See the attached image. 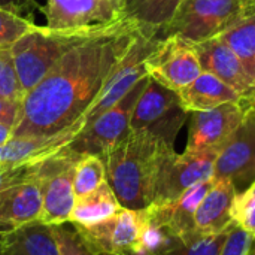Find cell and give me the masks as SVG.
<instances>
[{"label":"cell","mask_w":255,"mask_h":255,"mask_svg":"<svg viewBox=\"0 0 255 255\" xmlns=\"http://www.w3.org/2000/svg\"><path fill=\"white\" fill-rule=\"evenodd\" d=\"M149 76L140 79L120 102L96 117L70 142L67 149L78 155L103 157L130 133V123L139 96L146 87Z\"/></svg>","instance_id":"cell-5"},{"label":"cell","mask_w":255,"mask_h":255,"mask_svg":"<svg viewBox=\"0 0 255 255\" xmlns=\"http://www.w3.org/2000/svg\"><path fill=\"white\" fill-rule=\"evenodd\" d=\"M148 76L163 87L179 93L203 70L193 45L175 37H160L145 61Z\"/></svg>","instance_id":"cell-9"},{"label":"cell","mask_w":255,"mask_h":255,"mask_svg":"<svg viewBox=\"0 0 255 255\" xmlns=\"http://www.w3.org/2000/svg\"><path fill=\"white\" fill-rule=\"evenodd\" d=\"M40 10L49 28L105 27L123 19L121 7L112 0H46Z\"/></svg>","instance_id":"cell-12"},{"label":"cell","mask_w":255,"mask_h":255,"mask_svg":"<svg viewBox=\"0 0 255 255\" xmlns=\"http://www.w3.org/2000/svg\"><path fill=\"white\" fill-rule=\"evenodd\" d=\"M0 9L9 10L27 19H33L36 9H42L36 0H0Z\"/></svg>","instance_id":"cell-31"},{"label":"cell","mask_w":255,"mask_h":255,"mask_svg":"<svg viewBox=\"0 0 255 255\" xmlns=\"http://www.w3.org/2000/svg\"><path fill=\"white\" fill-rule=\"evenodd\" d=\"M114 3H117L120 7H121V13H123V0H112Z\"/></svg>","instance_id":"cell-35"},{"label":"cell","mask_w":255,"mask_h":255,"mask_svg":"<svg viewBox=\"0 0 255 255\" xmlns=\"http://www.w3.org/2000/svg\"><path fill=\"white\" fill-rule=\"evenodd\" d=\"M170 149L173 146L148 131L130 130L102 157L106 181L123 208L142 211L154 202L158 170Z\"/></svg>","instance_id":"cell-2"},{"label":"cell","mask_w":255,"mask_h":255,"mask_svg":"<svg viewBox=\"0 0 255 255\" xmlns=\"http://www.w3.org/2000/svg\"><path fill=\"white\" fill-rule=\"evenodd\" d=\"M0 255H60L52 226L33 221L0 233Z\"/></svg>","instance_id":"cell-18"},{"label":"cell","mask_w":255,"mask_h":255,"mask_svg":"<svg viewBox=\"0 0 255 255\" xmlns=\"http://www.w3.org/2000/svg\"><path fill=\"white\" fill-rule=\"evenodd\" d=\"M52 232L58 245L60 255H106L96 251L82 238L79 229L70 221L52 226Z\"/></svg>","instance_id":"cell-25"},{"label":"cell","mask_w":255,"mask_h":255,"mask_svg":"<svg viewBox=\"0 0 255 255\" xmlns=\"http://www.w3.org/2000/svg\"><path fill=\"white\" fill-rule=\"evenodd\" d=\"M142 226L143 211L121 208L100 224L88 229L76 227L96 251L106 255H130L137 245Z\"/></svg>","instance_id":"cell-13"},{"label":"cell","mask_w":255,"mask_h":255,"mask_svg":"<svg viewBox=\"0 0 255 255\" xmlns=\"http://www.w3.org/2000/svg\"><path fill=\"white\" fill-rule=\"evenodd\" d=\"M12 131L13 128L4 124H0V146L6 145L12 139Z\"/></svg>","instance_id":"cell-33"},{"label":"cell","mask_w":255,"mask_h":255,"mask_svg":"<svg viewBox=\"0 0 255 255\" xmlns=\"http://www.w3.org/2000/svg\"><path fill=\"white\" fill-rule=\"evenodd\" d=\"M42 163L21 164V166L0 164V196L7 193L9 190H12L15 187H18V185L27 182L33 176H36Z\"/></svg>","instance_id":"cell-29"},{"label":"cell","mask_w":255,"mask_h":255,"mask_svg":"<svg viewBox=\"0 0 255 255\" xmlns=\"http://www.w3.org/2000/svg\"><path fill=\"white\" fill-rule=\"evenodd\" d=\"M217 155L218 151L182 154H176L175 148L167 151L158 170L152 203L173 202L191 185L214 179Z\"/></svg>","instance_id":"cell-8"},{"label":"cell","mask_w":255,"mask_h":255,"mask_svg":"<svg viewBox=\"0 0 255 255\" xmlns=\"http://www.w3.org/2000/svg\"><path fill=\"white\" fill-rule=\"evenodd\" d=\"M123 206L115 197L111 185L105 181L94 191L78 197L70 212L69 221L78 227L88 229L114 217Z\"/></svg>","instance_id":"cell-21"},{"label":"cell","mask_w":255,"mask_h":255,"mask_svg":"<svg viewBox=\"0 0 255 255\" xmlns=\"http://www.w3.org/2000/svg\"><path fill=\"white\" fill-rule=\"evenodd\" d=\"M250 108H251V109H255V99L251 102V103H250Z\"/></svg>","instance_id":"cell-36"},{"label":"cell","mask_w":255,"mask_h":255,"mask_svg":"<svg viewBox=\"0 0 255 255\" xmlns=\"http://www.w3.org/2000/svg\"><path fill=\"white\" fill-rule=\"evenodd\" d=\"M158 39L160 37L148 36L143 33L137 36L136 42L133 43L124 60L120 63V66L115 69V72L106 82L103 91L100 93V96L97 97V100L85 115L84 118L85 126L90 124L102 112L114 106L117 102H120L140 79L148 76L145 61L148 55L152 52V49L155 48Z\"/></svg>","instance_id":"cell-11"},{"label":"cell","mask_w":255,"mask_h":255,"mask_svg":"<svg viewBox=\"0 0 255 255\" xmlns=\"http://www.w3.org/2000/svg\"><path fill=\"white\" fill-rule=\"evenodd\" d=\"M142 31L121 19L69 51L21 103L12 137L55 136L85 115Z\"/></svg>","instance_id":"cell-1"},{"label":"cell","mask_w":255,"mask_h":255,"mask_svg":"<svg viewBox=\"0 0 255 255\" xmlns=\"http://www.w3.org/2000/svg\"><path fill=\"white\" fill-rule=\"evenodd\" d=\"M105 27L82 28H49L36 25L18 39L10 54L24 93L27 94L39 81L75 46L87 42Z\"/></svg>","instance_id":"cell-3"},{"label":"cell","mask_w":255,"mask_h":255,"mask_svg":"<svg viewBox=\"0 0 255 255\" xmlns=\"http://www.w3.org/2000/svg\"><path fill=\"white\" fill-rule=\"evenodd\" d=\"M193 46L197 52L203 72H209L224 81L227 85L236 90L245 99L247 103L253 100V78L250 76L235 51L221 37H214Z\"/></svg>","instance_id":"cell-14"},{"label":"cell","mask_w":255,"mask_h":255,"mask_svg":"<svg viewBox=\"0 0 255 255\" xmlns=\"http://www.w3.org/2000/svg\"><path fill=\"white\" fill-rule=\"evenodd\" d=\"M188 115L178 93L149 78L134 106L130 130L148 131L173 146Z\"/></svg>","instance_id":"cell-6"},{"label":"cell","mask_w":255,"mask_h":255,"mask_svg":"<svg viewBox=\"0 0 255 255\" xmlns=\"http://www.w3.org/2000/svg\"><path fill=\"white\" fill-rule=\"evenodd\" d=\"M255 12V0H185L160 37L175 36L190 45L221 36Z\"/></svg>","instance_id":"cell-4"},{"label":"cell","mask_w":255,"mask_h":255,"mask_svg":"<svg viewBox=\"0 0 255 255\" xmlns=\"http://www.w3.org/2000/svg\"><path fill=\"white\" fill-rule=\"evenodd\" d=\"M230 229L220 233H200L194 230L182 238H175L172 245L158 255H220Z\"/></svg>","instance_id":"cell-22"},{"label":"cell","mask_w":255,"mask_h":255,"mask_svg":"<svg viewBox=\"0 0 255 255\" xmlns=\"http://www.w3.org/2000/svg\"><path fill=\"white\" fill-rule=\"evenodd\" d=\"M255 176V120L251 112L215 160V176L233 184Z\"/></svg>","instance_id":"cell-15"},{"label":"cell","mask_w":255,"mask_h":255,"mask_svg":"<svg viewBox=\"0 0 255 255\" xmlns=\"http://www.w3.org/2000/svg\"><path fill=\"white\" fill-rule=\"evenodd\" d=\"M21 112V102L0 97V124L15 127Z\"/></svg>","instance_id":"cell-32"},{"label":"cell","mask_w":255,"mask_h":255,"mask_svg":"<svg viewBox=\"0 0 255 255\" xmlns=\"http://www.w3.org/2000/svg\"><path fill=\"white\" fill-rule=\"evenodd\" d=\"M251 108L244 100L230 102L209 111L191 112L188 143L185 151H218L230 140L247 120Z\"/></svg>","instance_id":"cell-10"},{"label":"cell","mask_w":255,"mask_h":255,"mask_svg":"<svg viewBox=\"0 0 255 255\" xmlns=\"http://www.w3.org/2000/svg\"><path fill=\"white\" fill-rule=\"evenodd\" d=\"M235 184L226 178H214V184L194 214V229L200 233H220L235 223L230 215Z\"/></svg>","instance_id":"cell-17"},{"label":"cell","mask_w":255,"mask_h":255,"mask_svg":"<svg viewBox=\"0 0 255 255\" xmlns=\"http://www.w3.org/2000/svg\"><path fill=\"white\" fill-rule=\"evenodd\" d=\"M218 37H221L235 51L251 76L255 58V12L241 19Z\"/></svg>","instance_id":"cell-23"},{"label":"cell","mask_w":255,"mask_h":255,"mask_svg":"<svg viewBox=\"0 0 255 255\" xmlns=\"http://www.w3.org/2000/svg\"><path fill=\"white\" fill-rule=\"evenodd\" d=\"M106 181L105 163L97 155H81L75 166L73 191L75 197H82Z\"/></svg>","instance_id":"cell-24"},{"label":"cell","mask_w":255,"mask_h":255,"mask_svg":"<svg viewBox=\"0 0 255 255\" xmlns=\"http://www.w3.org/2000/svg\"><path fill=\"white\" fill-rule=\"evenodd\" d=\"M185 0H123V19L143 34L160 37Z\"/></svg>","instance_id":"cell-20"},{"label":"cell","mask_w":255,"mask_h":255,"mask_svg":"<svg viewBox=\"0 0 255 255\" xmlns=\"http://www.w3.org/2000/svg\"><path fill=\"white\" fill-rule=\"evenodd\" d=\"M251 76H253V82H254V97H253V100L255 99V58H254V63H253V70H251ZM251 100V102H253ZM250 102V103H251ZM250 103H248V106H250Z\"/></svg>","instance_id":"cell-34"},{"label":"cell","mask_w":255,"mask_h":255,"mask_svg":"<svg viewBox=\"0 0 255 255\" xmlns=\"http://www.w3.org/2000/svg\"><path fill=\"white\" fill-rule=\"evenodd\" d=\"M40 211L42 188L37 172L27 182L0 196V233L37 221Z\"/></svg>","instance_id":"cell-16"},{"label":"cell","mask_w":255,"mask_h":255,"mask_svg":"<svg viewBox=\"0 0 255 255\" xmlns=\"http://www.w3.org/2000/svg\"><path fill=\"white\" fill-rule=\"evenodd\" d=\"M24 96L10 49H0V97L22 103Z\"/></svg>","instance_id":"cell-27"},{"label":"cell","mask_w":255,"mask_h":255,"mask_svg":"<svg viewBox=\"0 0 255 255\" xmlns=\"http://www.w3.org/2000/svg\"><path fill=\"white\" fill-rule=\"evenodd\" d=\"M36 27L33 19L22 18L9 10L0 9V49H10L25 33Z\"/></svg>","instance_id":"cell-28"},{"label":"cell","mask_w":255,"mask_h":255,"mask_svg":"<svg viewBox=\"0 0 255 255\" xmlns=\"http://www.w3.org/2000/svg\"><path fill=\"white\" fill-rule=\"evenodd\" d=\"M250 112H251V115H253V118H254V120H255V109H251Z\"/></svg>","instance_id":"cell-37"},{"label":"cell","mask_w":255,"mask_h":255,"mask_svg":"<svg viewBox=\"0 0 255 255\" xmlns=\"http://www.w3.org/2000/svg\"><path fill=\"white\" fill-rule=\"evenodd\" d=\"M254 242L255 238L251 233L233 224L220 255H251V248Z\"/></svg>","instance_id":"cell-30"},{"label":"cell","mask_w":255,"mask_h":255,"mask_svg":"<svg viewBox=\"0 0 255 255\" xmlns=\"http://www.w3.org/2000/svg\"><path fill=\"white\" fill-rule=\"evenodd\" d=\"M79 157L81 155L64 148L42 163L39 170L42 211L37 221L48 226H57L69 221L76 200L73 191V176Z\"/></svg>","instance_id":"cell-7"},{"label":"cell","mask_w":255,"mask_h":255,"mask_svg":"<svg viewBox=\"0 0 255 255\" xmlns=\"http://www.w3.org/2000/svg\"><path fill=\"white\" fill-rule=\"evenodd\" d=\"M230 215L236 226L242 227L255 238V179L245 191L235 194Z\"/></svg>","instance_id":"cell-26"},{"label":"cell","mask_w":255,"mask_h":255,"mask_svg":"<svg viewBox=\"0 0 255 255\" xmlns=\"http://www.w3.org/2000/svg\"><path fill=\"white\" fill-rule=\"evenodd\" d=\"M187 112L209 111L230 102H241L244 97L224 81L209 72H202L188 87L178 93Z\"/></svg>","instance_id":"cell-19"}]
</instances>
